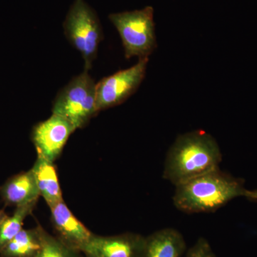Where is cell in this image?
Here are the masks:
<instances>
[{
    "label": "cell",
    "instance_id": "7a4b0ae2",
    "mask_svg": "<svg viewBox=\"0 0 257 257\" xmlns=\"http://www.w3.org/2000/svg\"><path fill=\"white\" fill-rule=\"evenodd\" d=\"M175 187L174 204L187 214L214 212L247 190L241 179L219 168Z\"/></svg>",
    "mask_w": 257,
    "mask_h": 257
},
{
    "label": "cell",
    "instance_id": "2e32d148",
    "mask_svg": "<svg viewBox=\"0 0 257 257\" xmlns=\"http://www.w3.org/2000/svg\"><path fill=\"white\" fill-rule=\"evenodd\" d=\"M186 257H217L210 243L205 238L200 237L189 248Z\"/></svg>",
    "mask_w": 257,
    "mask_h": 257
},
{
    "label": "cell",
    "instance_id": "9a60e30c",
    "mask_svg": "<svg viewBox=\"0 0 257 257\" xmlns=\"http://www.w3.org/2000/svg\"><path fill=\"white\" fill-rule=\"evenodd\" d=\"M40 248L34 257H79L82 252L75 251L49 234L41 225L37 224Z\"/></svg>",
    "mask_w": 257,
    "mask_h": 257
},
{
    "label": "cell",
    "instance_id": "5b68a950",
    "mask_svg": "<svg viewBox=\"0 0 257 257\" xmlns=\"http://www.w3.org/2000/svg\"><path fill=\"white\" fill-rule=\"evenodd\" d=\"M111 23L119 32L126 59L146 58L157 47L154 9L123 12L109 15Z\"/></svg>",
    "mask_w": 257,
    "mask_h": 257
},
{
    "label": "cell",
    "instance_id": "7c38bea8",
    "mask_svg": "<svg viewBox=\"0 0 257 257\" xmlns=\"http://www.w3.org/2000/svg\"><path fill=\"white\" fill-rule=\"evenodd\" d=\"M40 197L43 198L49 207L63 201L57 170L53 163L37 157L32 167Z\"/></svg>",
    "mask_w": 257,
    "mask_h": 257
},
{
    "label": "cell",
    "instance_id": "8fae6325",
    "mask_svg": "<svg viewBox=\"0 0 257 257\" xmlns=\"http://www.w3.org/2000/svg\"><path fill=\"white\" fill-rule=\"evenodd\" d=\"M186 247L185 239L178 230L165 228L145 237L140 257H181Z\"/></svg>",
    "mask_w": 257,
    "mask_h": 257
},
{
    "label": "cell",
    "instance_id": "5bb4252c",
    "mask_svg": "<svg viewBox=\"0 0 257 257\" xmlns=\"http://www.w3.org/2000/svg\"><path fill=\"white\" fill-rule=\"evenodd\" d=\"M38 201H35L16 207L13 215L8 216L0 225V252L23 229L24 221L36 207Z\"/></svg>",
    "mask_w": 257,
    "mask_h": 257
},
{
    "label": "cell",
    "instance_id": "3957f363",
    "mask_svg": "<svg viewBox=\"0 0 257 257\" xmlns=\"http://www.w3.org/2000/svg\"><path fill=\"white\" fill-rule=\"evenodd\" d=\"M96 84L84 69L74 77L56 96L52 114L58 115L76 130L84 127L99 111L96 104Z\"/></svg>",
    "mask_w": 257,
    "mask_h": 257
},
{
    "label": "cell",
    "instance_id": "6da1fadb",
    "mask_svg": "<svg viewBox=\"0 0 257 257\" xmlns=\"http://www.w3.org/2000/svg\"><path fill=\"white\" fill-rule=\"evenodd\" d=\"M222 155L215 139L203 130L180 135L170 147L163 178L175 186L219 168Z\"/></svg>",
    "mask_w": 257,
    "mask_h": 257
},
{
    "label": "cell",
    "instance_id": "e0dca14e",
    "mask_svg": "<svg viewBox=\"0 0 257 257\" xmlns=\"http://www.w3.org/2000/svg\"><path fill=\"white\" fill-rule=\"evenodd\" d=\"M244 197L249 200L257 202V189L253 191L246 190Z\"/></svg>",
    "mask_w": 257,
    "mask_h": 257
},
{
    "label": "cell",
    "instance_id": "9c48e42d",
    "mask_svg": "<svg viewBox=\"0 0 257 257\" xmlns=\"http://www.w3.org/2000/svg\"><path fill=\"white\" fill-rule=\"evenodd\" d=\"M56 237L66 246L82 252L94 234L72 214L64 201L50 208Z\"/></svg>",
    "mask_w": 257,
    "mask_h": 257
},
{
    "label": "cell",
    "instance_id": "52a82bcc",
    "mask_svg": "<svg viewBox=\"0 0 257 257\" xmlns=\"http://www.w3.org/2000/svg\"><path fill=\"white\" fill-rule=\"evenodd\" d=\"M76 130L67 120L56 114L35 125L32 132V140L37 157L54 163Z\"/></svg>",
    "mask_w": 257,
    "mask_h": 257
},
{
    "label": "cell",
    "instance_id": "4fadbf2b",
    "mask_svg": "<svg viewBox=\"0 0 257 257\" xmlns=\"http://www.w3.org/2000/svg\"><path fill=\"white\" fill-rule=\"evenodd\" d=\"M40 248L37 228L22 229L0 252L1 257H34Z\"/></svg>",
    "mask_w": 257,
    "mask_h": 257
},
{
    "label": "cell",
    "instance_id": "30bf717a",
    "mask_svg": "<svg viewBox=\"0 0 257 257\" xmlns=\"http://www.w3.org/2000/svg\"><path fill=\"white\" fill-rule=\"evenodd\" d=\"M0 197L5 207H18L38 201L40 192L32 169L8 179L0 187Z\"/></svg>",
    "mask_w": 257,
    "mask_h": 257
},
{
    "label": "cell",
    "instance_id": "d6986e66",
    "mask_svg": "<svg viewBox=\"0 0 257 257\" xmlns=\"http://www.w3.org/2000/svg\"><path fill=\"white\" fill-rule=\"evenodd\" d=\"M84 256H85V257H92V256H87V255H84Z\"/></svg>",
    "mask_w": 257,
    "mask_h": 257
},
{
    "label": "cell",
    "instance_id": "ac0fdd59",
    "mask_svg": "<svg viewBox=\"0 0 257 257\" xmlns=\"http://www.w3.org/2000/svg\"><path fill=\"white\" fill-rule=\"evenodd\" d=\"M8 216H9V215L7 214V212L5 211L4 209H0V225L4 222L5 219H6Z\"/></svg>",
    "mask_w": 257,
    "mask_h": 257
},
{
    "label": "cell",
    "instance_id": "ba28073f",
    "mask_svg": "<svg viewBox=\"0 0 257 257\" xmlns=\"http://www.w3.org/2000/svg\"><path fill=\"white\" fill-rule=\"evenodd\" d=\"M145 236L134 233L102 236L94 234L83 247V254L92 257H140Z\"/></svg>",
    "mask_w": 257,
    "mask_h": 257
},
{
    "label": "cell",
    "instance_id": "277c9868",
    "mask_svg": "<svg viewBox=\"0 0 257 257\" xmlns=\"http://www.w3.org/2000/svg\"><path fill=\"white\" fill-rule=\"evenodd\" d=\"M63 28L69 43L80 52L84 69L89 71L104 38L97 14L84 0H74L64 20Z\"/></svg>",
    "mask_w": 257,
    "mask_h": 257
},
{
    "label": "cell",
    "instance_id": "8992f818",
    "mask_svg": "<svg viewBox=\"0 0 257 257\" xmlns=\"http://www.w3.org/2000/svg\"><path fill=\"white\" fill-rule=\"evenodd\" d=\"M148 62L149 57L139 59L133 67L101 79L96 87L97 111L119 105L135 94L145 79Z\"/></svg>",
    "mask_w": 257,
    "mask_h": 257
}]
</instances>
